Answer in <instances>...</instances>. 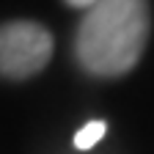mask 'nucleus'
Listing matches in <instances>:
<instances>
[{
  "mask_svg": "<svg viewBox=\"0 0 154 154\" xmlns=\"http://www.w3.org/2000/svg\"><path fill=\"white\" fill-rule=\"evenodd\" d=\"M105 132H107V124L105 121H88L80 132L74 135V146L77 149H91V146H96L105 138Z\"/></svg>",
  "mask_w": 154,
  "mask_h": 154,
  "instance_id": "7ed1b4c3",
  "label": "nucleus"
},
{
  "mask_svg": "<svg viewBox=\"0 0 154 154\" xmlns=\"http://www.w3.org/2000/svg\"><path fill=\"white\" fill-rule=\"evenodd\" d=\"M66 3H69V6H74V8H91L96 0H66Z\"/></svg>",
  "mask_w": 154,
  "mask_h": 154,
  "instance_id": "20e7f679",
  "label": "nucleus"
},
{
  "mask_svg": "<svg viewBox=\"0 0 154 154\" xmlns=\"http://www.w3.org/2000/svg\"><path fill=\"white\" fill-rule=\"evenodd\" d=\"M149 30V0H96L77 28L74 55L94 77H121L140 61Z\"/></svg>",
  "mask_w": 154,
  "mask_h": 154,
  "instance_id": "f257e3e1",
  "label": "nucleus"
},
{
  "mask_svg": "<svg viewBox=\"0 0 154 154\" xmlns=\"http://www.w3.org/2000/svg\"><path fill=\"white\" fill-rule=\"evenodd\" d=\"M52 58V36L38 22L0 25V74L25 80L38 74Z\"/></svg>",
  "mask_w": 154,
  "mask_h": 154,
  "instance_id": "f03ea898",
  "label": "nucleus"
}]
</instances>
